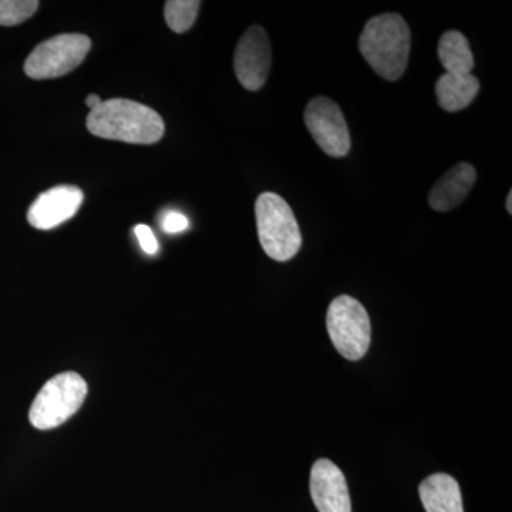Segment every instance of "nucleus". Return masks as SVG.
Segmentation results:
<instances>
[{
  "label": "nucleus",
  "instance_id": "nucleus-1",
  "mask_svg": "<svg viewBox=\"0 0 512 512\" xmlns=\"http://www.w3.org/2000/svg\"><path fill=\"white\" fill-rule=\"evenodd\" d=\"M93 136L128 144H156L163 138L165 124L160 114L144 104L127 99L103 101L87 116Z\"/></svg>",
  "mask_w": 512,
  "mask_h": 512
},
{
  "label": "nucleus",
  "instance_id": "nucleus-2",
  "mask_svg": "<svg viewBox=\"0 0 512 512\" xmlns=\"http://www.w3.org/2000/svg\"><path fill=\"white\" fill-rule=\"evenodd\" d=\"M412 33L406 20L396 13H384L367 20L359 37V50L377 76L396 82L409 63Z\"/></svg>",
  "mask_w": 512,
  "mask_h": 512
},
{
  "label": "nucleus",
  "instance_id": "nucleus-3",
  "mask_svg": "<svg viewBox=\"0 0 512 512\" xmlns=\"http://www.w3.org/2000/svg\"><path fill=\"white\" fill-rule=\"evenodd\" d=\"M256 228L259 241L269 258L286 262L302 247V234L288 202L275 194L264 192L255 202Z\"/></svg>",
  "mask_w": 512,
  "mask_h": 512
},
{
  "label": "nucleus",
  "instance_id": "nucleus-4",
  "mask_svg": "<svg viewBox=\"0 0 512 512\" xmlns=\"http://www.w3.org/2000/svg\"><path fill=\"white\" fill-rule=\"evenodd\" d=\"M87 396V383L74 372L60 373L37 393L30 407L29 420L37 430L62 426L79 412Z\"/></svg>",
  "mask_w": 512,
  "mask_h": 512
},
{
  "label": "nucleus",
  "instance_id": "nucleus-5",
  "mask_svg": "<svg viewBox=\"0 0 512 512\" xmlns=\"http://www.w3.org/2000/svg\"><path fill=\"white\" fill-rule=\"evenodd\" d=\"M328 332L336 350L348 360L366 355L372 340V325L365 306L348 295L339 296L328 309Z\"/></svg>",
  "mask_w": 512,
  "mask_h": 512
},
{
  "label": "nucleus",
  "instance_id": "nucleus-6",
  "mask_svg": "<svg viewBox=\"0 0 512 512\" xmlns=\"http://www.w3.org/2000/svg\"><path fill=\"white\" fill-rule=\"evenodd\" d=\"M92 40L82 33H64L40 43L25 62L30 79L47 80L66 76L89 55Z\"/></svg>",
  "mask_w": 512,
  "mask_h": 512
},
{
  "label": "nucleus",
  "instance_id": "nucleus-7",
  "mask_svg": "<svg viewBox=\"0 0 512 512\" xmlns=\"http://www.w3.org/2000/svg\"><path fill=\"white\" fill-rule=\"evenodd\" d=\"M305 123L309 133L330 157L348 156L350 134L342 110L328 97H315L305 110Z\"/></svg>",
  "mask_w": 512,
  "mask_h": 512
},
{
  "label": "nucleus",
  "instance_id": "nucleus-8",
  "mask_svg": "<svg viewBox=\"0 0 512 512\" xmlns=\"http://www.w3.org/2000/svg\"><path fill=\"white\" fill-rule=\"evenodd\" d=\"M272 50L269 37L261 26H251L239 39L234 69L239 83L249 92L262 89L271 70Z\"/></svg>",
  "mask_w": 512,
  "mask_h": 512
},
{
  "label": "nucleus",
  "instance_id": "nucleus-9",
  "mask_svg": "<svg viewBox=\"0 0 512 512\" xmlns=\"http://www.w3.org/2000/svg\"><path fill=\"white\" fill-rule=\"evenodd\" d=\"M83 191L74 185H57L40 194L28 211L32 227L49 231L69 221L83 204Z\"/></svg>",
  "mask_w": 512,
  "mask_h": 512
},
{
  "label": "nucleus",
  "instance_id": "nucleus-10",
  "mask_svg": "<svg viewBox=\"0 0 512 512\" xmlns=\"http://www.w3.org/2000/svg\"><path fill=\"white\" fill-rule=\"evenodd\" d=\"M311 495L319 512H352L345 476L336 464L325 458L313 464Z\"/></svg>",
  "mask_w": 512,
  "mask_h": 512
},
{
  "label": "nucleus",
  "instance_id": "nucleus-11",
  "mask_svg": "<svg viewBox=\"0 0 512 512\" xmlns=\"http://www.w3.org/2000/svg\"><path fill=\"white\" fill-rule=\"evenodd\" d=\"M477 181V171L473 165L460 163L454 165L431 188L429 204L433 210L447 212L463 204Z\"/></svg>",
  "mask_w": 512,
  "mask_h": 512
},
{
  "label": "nucleus",
  "instance_id": "nucleus-12",
  "mask_svg": "<svg viewBox=\"0 0 512 512\" xmlns=\"http://www.w3.org/2000/svg\"><path fill=\"white\" fill-rule=\"evenodd\" d=\"M420 500L427 512H464L460 485L448 474H433L419 488Z\"/></svg>",
  "mask_w": 512,
  "mask_h": 512
},
{
  "label": "nucleus",
  "instance_id": "nucleus-13",
  "mask_svg": "<svg viewBox=\"0 0 512 512\" xmlns=\"http://www.w3.org/2000/svg\"><path fill=\"white\" fill-rule=\"evenodd\" d=\"M480 92V80L473 74L446 73L436 83L437 103L448 113H457L473 103Z\"/></svg>",
  "mask_w": 512,
  "mask_h": 512
},
{
  "label": "nucleus",
  "instance_id": "nucleus-14",
  "mask_svg": "<svg viewBox=\"0 0 512 512\" xmlns=\"http://www.w3.org/2000/svg\"><path fill=\"white\" fill-rule=\"evenodd\" d=\"M437 55L446 73L471 74L474 69V56L467 37L457 30H448L441 36Z\"/></svg>",
  "mask_w": 512,
  "mask_h": 512
},
{
  "label": "nucleus",
  "instance_id": "nucleus-15",
  "mask_svg": "<svg viewBox=\"0 0 512 512\" xmlns=\"http://www.w3.org/2000/svg\"><path fill=\"white\" fill-rule=\"evenodd\" d=\"M200 6L198 0H168L164 8L168 28L175 33L188 32L197 20Z\"/></svg>",
  "mask_w": 512,
  "mask_h": 512
},
{
  "label": "nucleus",
  "instance_id": "nucleus-16",
  "mask_svg": "<svg viewBox=\"0 0 512 512\" xmlns=\"http://www.w3.org/2000/svg\"><path fill=\"white\" fill-rule=\"evenodd\" d=\"M36 0H0V26H16L35 15Z\"/></svg>",
  "mask_w": 512,
  "mask_h": 512
},
{
  "label": "nucleus",
  "instance_id": "nucleus-17",
  "mask_svg": "<svg viewBox=\"0 0 512 512\" xmlns=\"http://www.w3.org/2000/svg\"><path fill=\"white\" fill-rule=\"evenodd\" d=\"M188 227H190V221L178 211H168L161 221V228L167 234H180V232L187 231Z\"/></svg>",
  "mask_w": 512,
  "mask_h": 512
},
{
  "label": "nucleus",
  "instance_id": "nucleus-18",
  "mask_svg": "<svg viewBox=\"0 0 512 512\" xmlns=\"http://www.w3.org/2000/svg\"><path fill=\"white\" fill-rule=\"evenodd\" d=\"M134 232H136V237L143 251L148 255H156L158 252V241L151 228L140 224L134 228Z\"/></svg>",
  "mask_w": 512,
  "mask_h": 512
},
{
  "label": "nucleus",
  "instance_id": "nucleus-19",
  "mask_svg": "<svg viewBox=\"0 0 512 512\" xmlns=\"http://www.w3.org/2000/svg\"><path fill=\"white\" fill-rule=\"evenodd\" d=\"M101 103H103V100H101L97 94H90L86 99L87 107H90V110L97 109Z\"/></svg>",
  "mask_w": 512,
  "mask_h": 512
},
{
  "label": "nucleus",
  "instance_id": "nucleus-20",
  "mask_svg": "<svg viewBox=\"0 0 512 512\" xmlns=\"http://www.w3.org/2000/svg\"><path fill=\"white\" fill-rule=\"evenodd\" d=\"M505 208H507L508 214H512V191L508 192L507 201H505Z\"/></svg>",
  "mask_w": 512,
  "mask_h": 512
}]
</instances>
